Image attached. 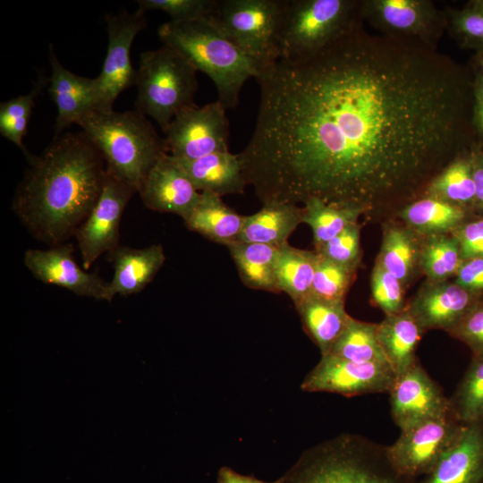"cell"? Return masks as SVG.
<instances>
[{
	"instance_id": "cell-48",
	"label": "cell",
	"mask_w": 483,
	"mask_h": 483,
	"mask_svg": "<svg viewBox=\"0 0 483 483\" xmlns=\"http://www.w3.org/2000/svg\"><path fill=\"white\" fill-rule=\"evenodd\" d=\"M471 64L483 68V53L475 54L472 57Z\"/></svg>"
},
{
	"instance_id": "cell-18",
	"label": "cell",
	"mask_w": 483,
	"mask_h": 483,
	"mask_svg": "<svg viewBox=\"0 0 483 483\" xmlns=\"http://www.w3.org/2000/svg\"><path fill=\"white\" fill-rule=\"evenodd\" d=\"M138 193L154 211L172 213L185 219L198 204L199 192L179 162L171 155L162 157L141 182Z\"/></svg>"
},
{
	"instance_id": "cell-42",
	"label": "cell",
	"mask_w": 483,
	"mask_h": 483,
	"mask_svg": "<svg viewBox=\"0 0 483 483\" xmlns=\"http://www.w3.org/2000/svg\"><path fill=\"white\" fill-rule=\"evenodd\" d=\"M449 334L466 344L472 357H483V297Z\"/></svg>"
},
{
	"instance_id": "cell-33",
	"label": "cell",
	"mask_w": 483,
	"mask_h": 483,
	"mask_svg": "<svg viewBox=\"0 0 483 483\" xmlns=\"http://www.w3.org/2000/svg\"><path fill=\"white\" fill-rule=\"evenodd\" d=\"M421 242L419 267L428 281H447L462 263L460 246L453 233L425 236Z\"/></svg>"
},
{
	"instance_id": "cell-2",
	"label": "cell",
	"mask_w": 483,
	"mask_h": 483,
	"mask_svg": "<svg viewBox=\"0 0 483 483\" xmlns=\"http://www.w3.org/2000/svg\"><path fill=\"white\" fill-rule=\"evenodd\" d=\"M19 183L13 210L50 247L64 243L87 219L101 193L106 164L84 133H63L34 156Z\"/></svg>"
},
{
	"instance_id": "cell-21",
	"label": "cell",
	"mask_w": 483,
	"mask_h": 483,
	"mask_svg": "<svg viewBox=\"0 0 483 483\" xmlns=\"http://www.w3.org/2000/svg\"><path fill=\"white\" fill-rule=\"evenodd\" d=\"M114 276L109 283L112 298L116 294L129 296L140 292L163 267L165 256L161 244L141 249L119 245L109 252Z\"/></svg>"
},
{
	"instance_id": "cell-38",
	"label": "cell",
	"mask_w": 483,
	"mask_h": 483,
	"mask_svg": "<svg viewBox=\"0 0 483 483\" xmlns=\"http://www.w3.org/2000/svg\"><path fill=\"white\" fill-rule=\"evenodd\" d=\"M355 273L356 270L318 253L310 295L325 301L344 302Z\"/></svg>"
},
{
	"instance_id": "cell-28",
	"label": "cell",
	"mask_w": 483,
	"mask_h": 483,
	"mask_svg": "<svg viewBox=\"0 0 483 483\" xmlns=\"http://www.w3.org/2000/svg\"><path fill=\"white\" fill-rule=\"evenodd\" d=\"M470 148L471 147L463 149L445 165L429 181L423 194L462 207L473 213L475 182Z\"/></svg>"
},
{
	"instance_id": "cell-20",
	"label": "cell",
	"mask_w": 483,
	"mask_h": 483,
	"mask_svg": "<svg viewBox=\"0 0 483 483\" xmlns=\"http://www.w3.org/2000/svg\"><path fill=\"white\" fill-rule=\"evenodd\" d=\"M414 483H483V419L467 424L430 471Z\"/></svg>"
},
{
	"instance_id": "cell-35",
	"label": "cell",
	"mask_w": 483,
	"mask_h": 483,
	"mask_svg": "<svg viewBox=\"0 0 483 483\" xmlns=\"http://www.w3.org/2000/svg\"><path fill=\"white\" fill-rule=\"evenodd\" d=\"M49 82V78L39 74L30 91L0 104V134L16 145L29 162L34 155L23 144L28 123L36 97Z\"/></svg>"
},
{
	"instance_id": "cell-24",
	"label": "cell",
	"mask_w": 483,
	"mask_h": 483,
	"mask_svg": "<svg viewBox=\"0 0 483 483\" xmlns=\"http://www.w3.org/2000/svg\"><path fill=\"white\" fill-rule=\"evenodd\" d=\"M424 330L405 307L400 312L385 315L377 324V335L384 354L399 376L418 360L416 351Z\"/></svg>"
},
{
	"instance_id": "cell-14",
	"label": "cell",
	"mask_w": 483,
	"mask_h": 483,
	"mask_svg": "<svg viewBox=\"0 0 483 483\" xmlns=\"http://www.w3.org/2000/svg\"><path fill=\"white\" fill-rule=\"evenodd\" d=\"M396 377L388 363L353 362L327 354L321 356L301 388L308 393H332L346 397L388 394Z\"/></svg>"
},
{
	"instance_id": "cell-36",
	"label": "cell",
	"mask_w": 483,
	"mask_h": 483,
	"mask_svg": "<svg viewBox=\"0 0 483 483\" xmlns=\"http://www.w3.org/2000/svg\"><path fill=\"white\" fill-rule=\"evenodd\" d=\"M453 414L463 424L483 419V357H472L453 395Z\"/></svg>"
},
{
	"instance_id": "cell-15",
	"label": "cell",
	"mask_w": 483,
	"mask_h": 483,
	"mask_svg": "<svg viewBox=\"0 0 483 483\" xmlns=\"http://www.w3.org/2000/svg\"><path fill=\"white\" fill-rule=\"evenodd\" d=\"M388 394L391 415L400 431L453 413L449 398L419 360L396 377Z\"/></svg>"
},
{
	"instance_id": "cell-25",
	"label": "cell",
	"mask_w": 483,
	"mask_h": 483,
	"mask_svg": "<svg viewBox=\"0 0 483 483\" xmlns=\"http://www.w3.org/2000/svg\"><path fill=\"white\" fill-rule=\"evenodd\" d=\"M398 216L413 232L428 236L452 233L474 214L462 207L423 194L402 207Z\"/></svg>"
},
{
	"instance_id": "cell-16",
	"label": "cell",
	"mask_w": 483,
	"mask_h": 483,
	"mask_svg": "<svg viewBox=\"0 0 483 483\" xmlns=\"http://www.w3.org/2000/svg\"><path fill=\"white\" fill-rule=\"evenodd\" d=\"M24 265L44 284L65 288L79 296L113 300L109 283L78 265L72 243H62L47 250H28L24 254Z\"/></svg>"
},
{
	"instance_id": "cell-47",
	"label": "cell",
	"mask_w": 483,
	"mask_h": 483,
	"mask_svg": "<svg viewBox=\"0 0 483 483\" xmlns=\"http://www.w3.org/2000/svg\"><path fill=\"white\" fill-rule=\"evenodd\" d=\"M217 483H277L266 482L252 476L240 474L233 469L224 466L218 471Z\"/></svg>"
},
{
	"instance_id": "cell-8",
	"label": "cell",
	"mask_w": 483,
	"mask_h": 483,
	"mask_svg": "<svg viewBox=\"0 0 483 483\" xmlns=\"http://www.w3.org/2000/svg\"><path fill=\"white\" fill-rule=\"evenodd\" d=\"M285 0H216L208 18L262 70L279 60Z\"/></svg>"
},
{
	"instance_id": "cell-26",
	"label": "cell",
	"mask_w": 483,
	"mask_h": 483,
	"mask_svg": "<svg viewBox=\"0 0 483 483\" xmlns=\"http://www.w3.org/2000/svg\"><path fill=\"white\" fill-rule=\"evenodd\" d=\"M244 217L228 207L218 195L203 191L198 204L183 221L189 230L226 246L237 242Z\"/></svg>"
},
{
	"instance_id": "cell-23",
	"label": "cell",
	"mask_w": 483,
	"mask_h": 483,
	"mask_svg": "<svg viewBox=\"0 0 483 483\" xmlns=\"http://www.w3.org/2000/svg\"><path fill=\"white\" fill-rule=\"evenodd\" d=\"M302 223V207L282 202L263 204L256 213L245 216L237 242L280 247Z\"/></svg>"
},
{
	"instance_id": "cell-9",
	"label": "cell",
	"mask_w": 483,
	"mask_h": 483,
	"mask_svg": "<svg viewBox=\"0 0 483 483\" xmlns=\"http://www.w3.org/2000/svg\"><path fill=\"white\" fill-rule=\"evenodd\" d=\"M360 13L379 35L433 49L446 31L444 10L431 0H360Z\"/></svg>"
},
{
	"instance_id": "cell-49",
	"label": "cell",
	"mask_w": 483,
	"mask_h": 483,
	"mask_svg": "<svg viewBox=\"0 0 483 483\" xmlns=\"http://www.w3.org/2000/svg\"><path fill=\"white\" fill-rule=\"evenodd\" d=\"M467 4L478 9L483 10V0H470Z\"/></svg>"
},
{
	"instance_id": "cell-32",
	"label": "cell",
	"mask_w": 483,
	"mask_h": 483,
	"mask_svg": "<svg viewBox=\"0 0 483 483\" xmlns=\"http://www.w3.org/2000/svg\"><path fill=\"white\" fill-rule=\"evenodd\" d=\"M328 354L353 362L388 363L378 340L377 324L353 318Z\"/></svg>"
},
{
	"instance_id": "cell-40",
	"label": "cell",
	"mask_w": 483,
	"mask_h": 483,
	"mask_svg": "<svg viewBox=\"0 0 483 483\" xmlns=\"http://www.w3.org/2000/svg\"><path fill=\"white\" fill-rule=\"evenodd\" d=\"M315 250L334 262L357 270L361 258L360 225L357 223L346 227Z\"/></svg>"
},
{
	"instance_id": "cell-1",
	"label": "cell",
	"mask_w": 483,
	"mask_h": 483,
	"mask_svg": "<svg viewBox=\"0 0 483 483\" xmlns=\"http://www.w3.org/2000/svg\"><path fill=\"white\" fill-rule=\"evenodd\" d=\"M256 80L255 130L239 157L262 204L400 209L476 141L470 66L364 21Z\"/></svg>"
},
{
	"instance_id": "cell-22",
	"label": "cell",
	"mask_w": 483,
	"mask_h": 483,
	"mask_svg": "<svg viewBox=\"0 0 483 483\" xmlns=\"http://www.w3.org/2000/svg\"><path fill=\"white\" fill-rule=\"evenodd\" d=\"M175 159L199 192L209 191L221 198L244 192L247 182L239 154L228 150L193 160Z\"/></svg>"
},
{
	"instance_id": "cell-31",
	"label": "cell",
	"mask_w": 483,
	"mask_h": 483,
	"mask_svg": "<svg viewBox=\"0 0 483 483\" xmlns=\"http://www.w3.org/2000/svg\"><path fill=\"white\" fill-rule=\"evenodd\" d=\"M421 242L407 226L386 225L377 262L402 285H406L419 267Z\"/></svg>"
},
{
	"instance_id": "cell-5",
	"label": "cell",
	"mask_w": 483,
	"mask_h": 483,
	"mask_svg": "<svg viewBox=\"0 0 483 483\" xmlns=\"http://www.w3.org/2000/svg\"><path fill=\"white\" fill-rule=\"evenodd\" d=\"M99 150L106 172L137 190L154 165L169 154L150 121L136 111H92L78 124Z\"/></svg>"
},
{
	"instance_id": "cell-39",
	"label": "cell",
	"mask_w": 483,
	"mask_h": 483,
	"mask_svg": "<svg viewBox=\"0 0 483 483\" xmlns=\"http://www.w3.org/2000/svg\"><path fill=\"white\" fill-rule=\"evenodd\" d=\"M140 10L161 11L173 21H191L208 18L213 13L216 0H139Z\"/></svg>"
},
{
	"instance_id": "cell-29",
	"label": "cell",
	"mask_w": 483,
	"mask_h": 483,
	"mask_svg": "<svg viewBox=\"0 0 483 483\" xmlns=\"http://www.w3.org/2000/svg\"><path fill=\"white\" fill-rule=\"evenodd\" d=\"M226 247L243 284L255 290L280 292L275 275L276 246L234 242Z\"/></svg>"
},
{
	"instance_id": "cell-4",
	"label": "cell",
	"mask_w": 483,
	"mask_h": 483,
	"mask_svg": "<svg viewBox=\"0 0 483 483\" xmlns=\"http://www.w3.org/2000/svg\"><path fill=\"white\" fill-rule=\"evenodd\" d=\"M392 463L387 445L342 434L305 451L277 483H414Z\"/></svg>"
},
{
	"instance_id": "cell-10",
	"label": "cell",
	"mask_w": 483,
	"mask_h": 483,
	"mask_svg": "<svg viewBox=\"0 0 483 483\" xmlns=\"http://www.w3.org/2000/svg\"><path fill=\"white\" fill-rule=\"evenodd\" d=\"M465 427L453 413L426 420L402 430L387 445L388 456L402 475L417 480L430 471Z\"/></svg>"
},
{
	"instance_id": "cell-19",
	"label": "cell",
	"mask_w": 483,
	"mask_h": 483,
	"mask_svg": "<svg viewBox=\"0 0 483 483\" xmlns=\"http://www.w3.org/2000/svg\"><path fill=\"white\" fill-rule=\"evenodd\" d=\"M49 94L57 107L55 138L96 110V80L80 76L67 70L49 45Z\"/></svg>"
},
{
	"instance_id": "cell-46",
	"label": "cell",
	"mask_w": 483,
	"mask_h": 483,
	"mask_svg": "<svg viewBox=\"0 0 483 483\" xmlns=\"http://www.w3.org/2000/svg\"><path fill=\"white\" fill-rule=\"evenodd\" d=\"M470 150L475 182L473 213L475 216H483V144L475 141Z\"/></svg>"
},
{
	"instance_id": "cell-13",
	"label": "cell",
	"mask_w": 483,
	"mask_h": 483,
	"mask_svg": "<svg viewBox=\"0 0 483 483\" xmlns=\"http://www.w3.org/2000/svg\"><path fill=\"white\" fill-rule=\"evenodd\" d=\"M137 190L106 172L99 198L87 219L75 233L83 268L88 270L103 254L119 244L123 211Z\"/></svg>"
},
{
	"instance_id": "cell-45",
	"label": "cell",
	"mask_w": 483,
	"mask_h": 483,
	"mask_svg": "<svg viewBox=\"0 0 483 483\" xmlns=\"http://www.w3.org/2000/svg\"><path fill=\"white\" fill-rule=\"evenodd\" d=\"M454 282L472 292L483 295V258L463 260Z\"/></svg>"
},
{
	"instance_id": "cell-3",
	"label": "cell",
	"mask_w": 483,
	"mask_h": 483,
	"mask_svg": "<svg viewBox=\"0 0 483 483\" xmlns=\"http://www.w3.org/2000/svg\"><path fill=\"white\" fill-rule=\"evenodd\" d=\"M157 35L163 45L179 51L197 69L206 73L217 90V100L234 109L244 83L257 78L260 67L208 18L191 21H169Z\"/></svg>"
},
{
	"instance_id": "cell-17",
	"label": "cell",
	"mask_w": 483,
	"mask_h": 483,
	"mask_svg": "<svg viewBox=\"0 0 483 483\" xmlns=\"http://www.w3.org/2000/svg\"><path fill=\"white\" fill-rule=\"evenodd\" d=\"M482 297L454 281H428L406 308L424 331L442 329L450 333Z\"/></svg>"
},
{
	"instance_id": "cell-27",
	"label": "cell",
	"mask_w": 483,
	"mask_h": 483,
	"mask_svg": "<svg viewBox=\"0 0 483 483\" xmlns=\"http://www.w3.org/2000/svg\"><path fill=\"white\" fill-rule=\"evenodd\" d=\"M295 307L304 330L318 347L321 356L328 354L352 318L345 310L344 302L309 295Z\"/></svg>"
},
{
	"instance_id": "cell-34",
	"label": "cell",
	"mask_w": 483,
	"mask_h": 483,
	"mask_svg": "<svg viewBox=\"0 0 483 483\" xmlns=\"http://www.w3.org/2000/svg\"><path fill=\"white\" fill-rule=\"evenodd\" d=\"M362 215L360 210L334 207L318 199H309L302 207V223L312 230L315 250L357 224Z\"/></svg>"
},
{
	"instance_id": "cell-41",
	"label": "cell",
	"mask_w": 483,
	"mask_h": 483,
	"mask_svg": "<svg viewBox=\"0 0 483 483\" xmlns=\"http://www.w3.org/2000/svg\"><path fill=\"white\" fill-rule=\"evenodd\" d=\"M402 284L377 261L371 274L372 300L385 313L394 314L405 309Z\"/></svg>"
},
{
	"instance_id": "cell-11",
	"label": "cell",
	"mask_w": 483,
	"mask_h": 483,
	"mask_svg": "<svg viewBox=\"0 0 483 483\" xmlns=\"http://www.w3.org/2000/svg\"><path fill=\"white\" fill-rule=\"evenodd\" d=\"M145 12L126 10L106 16L108 33L106 55L100 74L96 80V110L113 111L118 96L135 86L137 70L131 62V48L139 32L147 27Z\"/></svg>"
},
{
	"instance_id": "cell-12",
	"label": "cell",
	"mask_w": 483,
	"mask_h": 483,
	"mask_svg": "<svg viewBox=\"0 0 483 483\" xmlns=\"http://www.w3.org/2000/svg\"><path fill=\"white\" fill-rule=\"evenodd\" d=\"M218 101L178 114L164 131L168 153L177 159L193 160L228 151L229 121Z\"/></svg>"
},
{
	"instance_id": "cell-43",
	"label": "cell",
	"mask_w": 483,
	"mask_h": 483,
	"mask_svg": "<svg viewBox=\"0 0 483 483\" xmlns=\"http://www.w3.org/2000/svg\"><path fill=\"white\" fill-rule=\"evenodd\" d=\"M462 260L483 258V216H472L453 233Z\"/></svg>"
},
{
	"instance_id": "cell-7",
	"label": "cell",
	"mask_w": 483,
	"mask_h": 483,
	"mask_svg": "<svg viewBox=\"0 0 483 483\" xmlns=\"http://www.w3.org/2000/svg\"><path fill=\"white\" fill-rule=\"evenodd\" d=\"M361 21L360 0H285L279 59L309 57Z\"/></svg>"
},
{
	"instance_id": "cell-30",
	"label": "cell",
	"mask_w": 483,
	"mask_h": 483,
	"mask_svg": "<svg viewBox=\"0 0 483 483\" xmlns=\"http://www.w3.org/2000/svg\"><path fill=\"white\" fill-rule=\"evenodd\" d=\"M318 253L285 243L278 248L275 275L280 292L298 304L311 293Z\"/></svg>"
},
{
	"instance_id": "cell-37",
	"label": "cell",
	"mask_w": 483,
	"mask_h": 483,
	"mask_svg": "<svg viewBox=\"0 0 483 483\" xmlns=\"http://www.w3.org/2000/svg\"><path fill=\"white\" fill-rule=\"evenodd\" d=\"M444 10L446 31L458 46L475 54L483 53V10L468 4L462 8L447 6Z\"/></svg>"
},
{
	"instance_id": "cell-6",
	"label": "cell",
	"mask_w": 483,
	"mask_h": 483,
	"mask_svg": "<svg viewBox=\"0 0 483 483\" xmlns=\"http://www.w3.org/2000/svg\"><path fill=\"white\" fill-rule=\"evenodd\" d=\"M197 69L176 49L162 45L142 52L137 69L136 110L164 131L181 112L197 105Z\"/></svg>"
},
{
	"instance_id": "cell-44",
	"label": "cell",
	"mask_w": 483,
	"mask_h": 483,
	"mask_svg": "<svg viewBox=\"0 0 483 483\" xmlns=\"http://www.w3.org/2000/svg\"><path fill=\"white\" fill-rule=\"evenodd\" d=\"M472 71V126L476 141L483 144V68L470 63Z\"/></svg>"
}]
</instances>
